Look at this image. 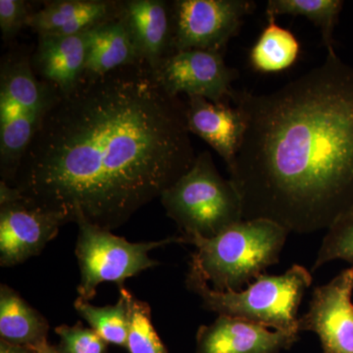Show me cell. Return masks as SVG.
<instances>
[{"mask_svg": "<svg viewBox=\"0 0 353 353\" xmlns=\"http://www.w3.org/2000/svg\"><path fill=\"white\" fill-rule=\"evenodd\" d=\"M187 102L143 62L83 77L44 118L10 187L67 223L117 229L196 161Z\"/></svg>", "mask_w": 353, "mask_h": 353, "instance_id": "6da1fadb", "label": "cell"}, {"mask_svg": "<svg viewBox=\"0 0 353 353\" xmlns=\"http://www.w3.org/2000/svg\"><path fill=\"white\" fill-rule=\"evenodd\" d=\"M245 123L228 166L243 220L328 230L353 209V67L338 55L270 94L234 90Z\"/></svg>", "mask_w": 353, "mask_h": 353, "instance_id": "7a4b0ae2", "label": "cell"}, {"mask_svg": "<svg viewBox=\"0 0 353 353\" xmlns=\"http://www.w3.org/2000/svg\"><path fill=\"white\" fill-rule=\"evenodd\" d=\"M290 232L273 221L243 220L214 236H183L196 248L190 261L218 292H240L277 264Z\"/></svg>", "mask_w": 353, "mask_h": 353, "instance_id": "3957f363", "label": "cell"}, {"mask_svg": "<svg viewBox=\"0 0 353 353\" xmlns=\"http://www.w3.org/2000/svg\"><path fill=\"white\" fill-rule=\"evenodd\" d=\"M61 97L59 88L34 73L32 53L8 51L0 65V176L12 183L26 150Z\"/></svg>", "mask_w": 353, "mask_h": 353, "instance_id": "277c9868", "label": "cell"}, {"mask_svg": "<svg viewBox=\"0 0 353 353\" xmlns=\"http://www.w3.org/2000/svg\"><path fill=\"white\" fill-rule=\"evenodd\" d=\"M185 284L201 297L206 310L299 334L297 311L312 284V276L301 265H294L283 275L262 274L240 292H218L209 287L196 265L190 261Z\"/></svg>", "mask_w": 353, "mask_h": 353, "instance_id": "5b68a950", "label": "cell"}, {"mask_svg": "<svg viewBox=\"0 0 353 353\" xmlns=\"http://www.w3.org/2000/svg\"><path fill=\"white\" fill-rule=\"evenodd\" d=\"M183 236L211 239L243 220L238 190L223 178L210 153L197 154L189 171L160 197Z\"/></svg>", "mask_w": 353, "mask_h": 353, "instance_id": "8992f818", "label": "cell"}, {"mask_svg": "<svg viewBox=\"0 0 353 353\" xmlns=\"http://www.w3.org/2000/svg\"><path fill=\"white\" fill-rule=\"evenodd\" d=\"M79 227L75 253L80 267L79 299L90 301L102 283H116L123 287L127 279L158 266L150 252L171 243H183V236H170L161 241L131 243L112 231L94 226L85 221Z\"/></svg>", "mask_w": 353, "mask_h": 353, "instance_id": "52a82bcc", "label": "cell"}, {"mask_svg": "<svg viewBox=\"0 0 353 353\" xmlns=\"http://www.w3.org/2000/svg\"><path fill=\"white\" fill-rule=\"evenodd\" d=\"M252 0H175L172 1L174 50L222 53L253 12Z\"/></svg>", "mask_w": 353, "mask_h": 353, "instance_id": "ba28073f", "label": "cell"}, {"mask_svg": "<svg viewBox=\"0 0 353 353\" xmlns=\"http://www.w3.org/2000/svg\"><path fill=\"white\" fill-rule=\"evenodd\" d=\"M66 220L34 205L15 188L0 183V265L13 267L37 256Z\"/></svg>", "mask_w": 353, "mask_h": 353, "instance_id": "9c48e42d", "label": "cell"}, {"mask_svg": "<svg viewBox=\"0 0 353 353\" xmlns=\"http://www.w3.org/2000/svg\"><path fill=\"white\" fill-rule=\"evenodd\" d=\"M158 82L168 94L199 97L214 103H231L232 83L239 73L225 63L217 51H176L155 71Z\"/></svg>", "mask_w": 353, "mask_h": 353, "instance_id": "30bf717a", "label": "cell"}, {"mask_svg": "<svg viewBox=\"0 0 353 353\" xmlns=\"http://www.w3.org/2000/svg\"><path fill=\"white\" fill-rule=\"evenodd\" d=\"M353 266L313 290L307 313L299 319L301 331L319 336L324 353H353Z\"/></svg>", "mask_w": 353, "mask_h": 353, "instance_id": "8fae6325", "label": "cell"}, {"mask_svg": "<svg viewBox=\"0 0 353 353\" xmlns=\"http://www.w3.org/2000/svg\"><path fill=\"white\" fill-rule=\"evenodd\" d=\"M124 19L139 61L157 71L175 52L172 1L126 0L121 1Z\"/></svg>", "mask_w": 353, "mask_h": 353, "instance_id": "7c38bea8", "label": "cell"}, {"mask_svg": "<svg viewBox=\"0 0 353 353\" xmlns=\"http://www.w3.org/2000/svg\"><path fill=\"white\" fill-rule=\"evenodd\" d=\"M297 341L299 334L271 332L255 323L218 315L212 324L199 327L196 353H279Z\"/></svg>", "mask_w": 353, "mask_h": 353, "instance_id": "4fadbf2b", "label": "cell"}, {"mask_svg": "<svg viewBox=\"0 0 353 353\" xmlns=\"http://www.w3.org/2000/svg\"><path fill=\"white\" fill-rule=\"evenodd\" d=\"M121 1L55 0L32 11L28 28L39 37L72 36L119 17Z\"/></svg>", "mask_w": 353, "mask_h": 353, "instance_id": "5bb4252c", "label": "cell"}, {"mask_svg": "<svg viewBox=\"0 0 353 353\" xmlns=\"http://www.w3.org/2000/svg\"><path fill=\"white\" fill-rule=\"evenodd\" d=\"M90 32L39 37L32 53V68L41 80L57 85L62 95L71 92L82 81Z\"/></svg>", "mask_w": 353, "mask_h": 353, "instance_id": "9a60e30c", "label": "cell"}, {"mask_svg": "<svg viewBox=\"0 0 353 353\" xmlns=\"http://www.w3.org/2000/svg\"><path fill=\"white\" fill-rule=\"evenodd\" d=\"M188 97L187 123L190 132L205 141L229 166L245 134L243 114L231 103H214L203 97Z\"/></svg>", "mask_w": 353, "mask_h": 353, "instance_id": "2e32d148", "label": "cell"}, {"mask_svg": "<svg viewBox=\"0 0 353 353\" xmlns=\"http://www.w3.org/2000/svg\"><path fill=\"white\" fill-rule=\"evenodd\" d=\"M139 55L121 16L90 30L83 77L104 75L139 63Z\"/></svg>", "mask_w": 353, "mask_h": 353, "instance_id": "e0dca14e", "label": "cell"}, {"mask_svg": "<svg viewBox=\"0 0 353 353\" xmlns=\"http://www.w3.org/2000/svg\"><path fill=\"white\" fill-rule=\"evenodd\" d=\"M48 320L6 284L0 287V339L34 347L48 341Z\"/></svg>", "mask_w": 353, "mask_h": 353, "instance_id": "ac0fdd59", "label": "cell"}, {"mask_svg": "<svg viewBox=\"0 0 353 353\" xmlns=\"http://www.w3.org/2000/svg\"><path fill=\"white\" fill-rule=\"evenodd\" d=\"M268 17V25L250 50V64L262 73H275L290 68L299 57L301 46L294 34Z\"/></svg>", "mask_w": 353, "mask_h": 353, "instance_id": "d6986e66", "label": "cell"}, {"mask_svg": "<svg viewBox=\"0 0 353 353\" xmlns=\"http://www.w3.org/2000/svg\"><path fill=\"white\" fill-rule=\"evenodd\" d=\"M343 7L341 0H269L267 16H301L307 18L321 31L323 43L328 54H336L334 50V30Z\"/></svg>", "mask_w": 353, "mask_h": 353, "instance_id": "ffe728a7", "label": "cell"}, {"mask_svg": "<svg viewBox=\"0 0 353 353\" xmlns=\"http://www.w3.org/2000/svg\"><path fill=\"white\" fill-rule=\"evenodd\" d=\"M77 312L88 322L90 328L110 345L126 347L129 336V309L126 297L120 292L114 305L97 307L90 301L77 299L74 303Z\"/></svg>", "mask_w": 353, "mask_h": 353, "instance_id": "44dd1931", "label": "cell"}, {"mask_svg": "<svg viewBox=\"0 0 353 353\" xmlns=\"http://www.w3.org/2000/svg\"><path fill=\"white\" fill-rule=\"evenodd\" d=\"M129 309V336L127 348L130 353H168L153 326L152 310L145 301L137 299L130 290L120 287Z\"/></svg>", "mask_w": 353, "mask_h": 353, "instance_id": "7402d4cb", "label": "cell"}, {"mask_svg": "<svg viewBox=\"0 0 353 353\" xmlns=\"http://www.w3.org/2000/svg\"><path fill=\"white\" fill-rule=\"evenodd\" d=\"M338 259L345 260L353 266V209L329 228L318 252L313 271Z\"/></svg>", "mask_w": 353, "mask_h": 353, "instance_id": "603a6c76", "label": "cell"}, {"mask_svg": "<svg viewBox=\"0 0 353 353\" xmlns=\"http://www.w3.org/2000/svg\"><path fill=\"white\" fill-rule=\"evenodd\" d=\"M59 336L57 348L61 353H108V345L97 332L81 324L61 325L55 328Z\"/></svg>", "mask_w": 353, "mask_h": 353, "instance_id": "cb8c5ba5", "label": "cell"}, {"mask_svg": "<svg viewBox=\"0 0 353 353\" xmlns=\"http://www.w3.org/2000/svg\"><path fill=\"white\" fill-rule=\"evenodd\" d=\"M32 11L24 0H0V29L4 41H12L28 27Z\"/></svg>", "mask_w": 353, "mask_h": 353, "instance_id": "d4e9b609", "label": "cell"}, {"mask_svg": "<svg viewBox=\"0 0 353 353\" xmlns=\"http://www.w3.org/2000/svg\"><path fill=\"white\" fill-rule=\"evenodd\" d=\"M0 353H36L31 347L12 345L0 340Z\"/></svg>", "mask_w": 353, "mask_h": 353, "instance_id": "484cf974", "label": "cell"}, {"mask_svg": "<svg viewBox=\"0 0 353 353\" xmlns=\"http://www.w3.org/2000/svg\"><path fill=\"white\" fill-rule=\"evenodd\" d=\"M36 353H61L58 350L57 347H53L48 343V341L41 343L38 347H31Z\"/></svg>", "mask_w": 353, "mask_h": 353, "instance_id": "4316f807", "label": "cell"}]
</instances>
